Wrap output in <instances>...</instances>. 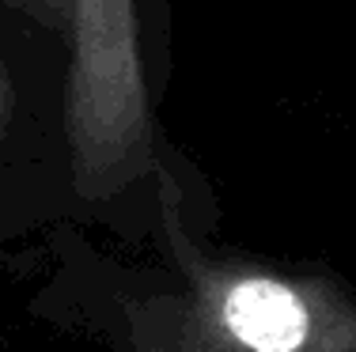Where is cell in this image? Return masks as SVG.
<instances>
[{
	"mask_svg": "<svg viewBox=\"0 0 356 352\" xmlns=\"http://www.w3.org/2000/svg\"><path fill=\"white\" fill-rule=\"evenodd\" d=\"M72 65L65 125L83 186L110 182L148 152L144 83L133 0H72Z\"/></svg>",
	"mask_w": 356,
	"mask_h": 352,
	"instance_id": "1",
	"label": "cell"
},
{
	"mask_svg": "<svg viewBox=\"0 0 356 352\" xmlns=\"http://www.w3.org/2000/svg\"><path fill=\"white\" fill-rule=\"evenodd\" d=\"M224 322L254 352H296L307 341V307L292 288L250 276L224 296Z\"/></svg>",
	"mask_w": 356,
	"mask_h": 352,
	"instance_id": "2",
	"label": "cell"
},
{
	"mask_svg": "<svg viewBox=\"0 0 356 352\" xmlns=\"http://www.w3.org/2000/svg\"><path fill=\"white\" fill-rule=\"evenodd\" d=\"M12 110H15V95H12V83H8L4 65H0V129L12 121Z\"/></svg>",
	"mask_w": 356,
	"mask_h": 352,
	"instance_id": "3",
	"label": "cell"
},
{
	"mask_svg": "<svg viewBox=\"0 0 356 352\" xmlns=\"http://www.w3.org/2000/svg\"><path fill=\"white\" fill-rule=\"evenodd\" d=\"M46 4V12L54 15V19H65V15L72 12V0H42Z\"/></svg>",
	"mask_w": 356,
	"mask_h": 352,
	"instance_id": "4",
	"label": "cell"
}]
</instances>
